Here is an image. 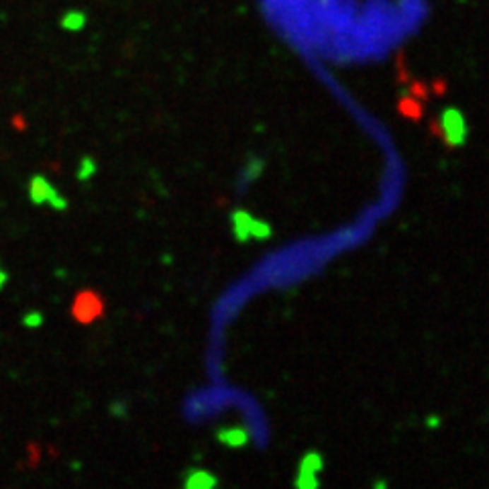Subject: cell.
Returning <instances> with one entry per match:
<instances>
[{
  "label": "cell",
  "mask_w": 489,
  "mask_h": 489,
  "mask_svg": "<svg viewBox=\"0 0 489 489\" xmlns=\"http://www.w3.org/2000/svg\"><path fill=\"white\" fill-rule=\"evenodd\" d=\"M440 126H442V139L451 145H459L465 139V133H467V126H465V121L461 117V112L456 110H447L442 117H440Z\"/></svg>",
  "instance_id": "6da1fadb"
},
{
  "label": "cell",
  "mask_w": 489,
  "mask_h": 489,
  "mask_svg": "<svg viewBox=\"0 0 489 489\" xmlns=\"http://www.w3.org/2000/svg\"><path fill=\"white\" fill-rule=\"evenodd\" d=\"M29 188H31V200H33L35 204L49 202V204L55 206V208H64V206H66V202L59 198V194L55 192L52 184H47L43 177H33Z\"/></svg>",
  "instance_id": "7a4b0ae2"
},
{
  "label": "cell",
  "mask_w": 489,
  "mask_h": 489,
  "mask_svg": "<svg viewBox=\"0 0 489 489\" xmlns=\"http://www.w3.org/2000/svg\"><path fill=\"white\" fill-rule=\"evenodd\" d=\"M232 225H235V232H237L239 239H249V237H253V235H255V237H267V235H269L267 227H265V225H259L257 220H253L247 212L235 214Z\"/></svg>",
  "instance_id": "3957f363"
},
{
  "label": "cell",
  "mask_w": 489,
  "mask_h": 489,
  "mask_svg": "<svg viewBox=\"0 0 489 489\" xmlns=\"http://www.w3.org/2000/svg\"><path fill=\"white\" fill-rule=\"evenodd\" d=\"M218 438H220L225 444H230V447H241V444H245V442H247V432L239 430V428H230V430L220 432V435H218Z\"/></svg>",
  "instance_id": "277c9868"
},
{
  "label": "cell",
  "mask_w": 489,
  "mask_h": 489,
  "mask_svg": "<svg viewBox=\"0 0 489 489\" xmlns=\"http://www.w3.org/2000/svg\"><path fill=\"white\" fill-rule=\"evenodd\" d=\"M216 481H214V477H210L206 471H196L192 473V477L186 481V485L188 488H210V485H214Z\"/></svg>",
  "instance_id": "5b68a950"
},
{
  "label": "cell",
  "mask_w": 489,
  "mask_h": 489,
  "mask_svg": "<svg viewBox=\"0 0 489 489\" xmlns=\"http://www.w3.org/2000/svg\"><path fill=\"white\" fill-rule=\"evenodd\" d=\"M61 25H64L66 29H70V31H78V29L84 27V15H82V13H68L66 18L61 20Z\"/></svg>",
  "instance_id": "8992f818"
}]
</instances>
